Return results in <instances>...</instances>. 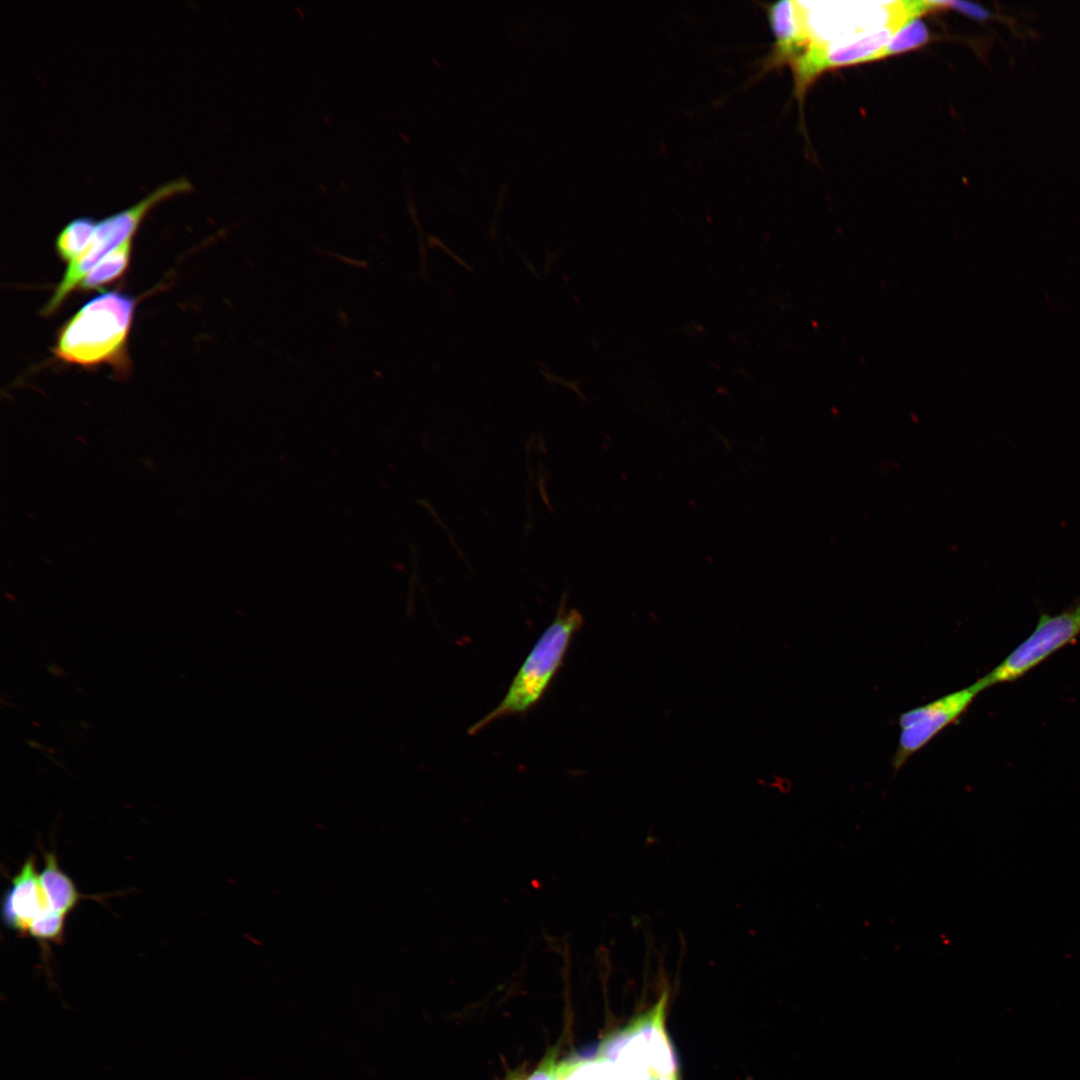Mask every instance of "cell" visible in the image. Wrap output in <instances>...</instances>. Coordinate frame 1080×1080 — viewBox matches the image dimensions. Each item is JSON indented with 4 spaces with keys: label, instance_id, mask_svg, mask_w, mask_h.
I'll use <instances>...</instances> for the list:
<instances>
[{
    "label": "cell",
    "instance_id": "obj_10",
    "mask_svg": "<svg viewBox=\"0 0 1080 1080\" xmlns=\"http://www.w3.org/2000/svg\"><path fill=\"white\" fill-rule=\"evenodd\" d=\"M39 873L52 910L67 916L81 899L89 898L78 891L73 879L61 869L53 851L43 853V867Z\"/></svg>",
    "mask_w": 1080,
    "mask_h": 1080
},
{
    "label": "cell",
    "instance_id": "obj_16",
    "mask_svg": "<svg viewBox=\"0 0 1080 1080\" xmlns=\"http://www.w3.org/2000/svg\"><path fill=\"white\" fill-rule=\"evenodd\" d=\"M556 1055L551 1052L547 1055L539 1067L529 1076L523 1078L521 1076H511L506 1080H558L557 1078V1065Z\"/></svg>",
    "mask_w": 1080,
    "mask_h": 1080
},
{
    "label": "cell",
    "instance_id": "obj_15",
    "mask_svg": "<svg viewBox=\"0 0 1080 1080\" xmlns=\"http://www.w3.org/2000/svg\"><path fill=\"white\" fill-rule=\"evenodd\" d=\"M929 40V32L921 20L914 18L907 22L891 38L884 49L883 57L906 52L924 45Z\"/></svg>",
    "mask_w": 1080,
    "mask_h": 1080
},
{
    "label": "cell",
    "instance_id": "obj_9",
    "mask_svg": "<svg viewBox=\"0 0 1080 1080\" xmlns=\"http://www.w3.org/2000/svg\"><path fill=\"white\" fill-rule=\"evenodd\" d=\"M767 16L774 36V45L763 62L762 73L779 66H789L806 46L795 1L783 0L770 5Z\"/></svg>",
    "mask_w": 1080,
    "mask_h": 1080
},
{
    "label": "cell",
    "instance_id": "obj_8",
    "mask_svg": "<svg viewBox=\"0 0 1080 1080\" xmlns=\"http://www.w3.org/2000/svg\"><path fill=\"white\" fill-rule=\"evenodd\" d=\"M34 855H30L10 879V886L1 901V918L7 929L28 936L32 922L51 909L37 871Z\"/></svg>",
    "mask_w": 1080,
    "mask_h": 1080
},
{
    "label": "cell",
    "instance_id": "obj_12",
    "mask_svg": "<svg viewBox=\"0 0 1080 1080\" xmlns=\"http://www.w3.org/2000/svg\"><path fill=\"white\" fill-rule=\"evenodd\" d=\"M90 217H77L70 221L56 238V251L65 262H71L87 248L96 226Z\"/></svg>",
    "mask_w": 1080,
    "mask_h": 1080
},
{
    "label": "cell",
    "instance_id": "obj_17",
    "mask_svg": "<svg viewBox=\"0 0 1080 1080\" xmlns=\"http://www.w3.org/2000/svg\"><path fill=\"white\" fill-rule=\"evenodd\" d=\"M943 7L954 8L976 20H986L992 17L991 12L985 7L965 1H941Z\"/></svg>",
    "mask_w": 1080,
    "mask_h": 1080
},
{
    "label": "cell",
    "instance_id": "obj_13",
    "mask_svg": "<svg viewBox=\"0 0 1080 1080\" xmlns=\"http://www.w3.org/2000/svg\"><path fill=\"white\" fill-rule=\"evenodd\" d=\"M611 1063L597 1058L595 1061L565 1060L557 1065L558 1080H612Z\"/></svg>",
    "mask_w": 1080,
    "mask_h": 1080
},
{
    "label": "cell",
    "instance_id": "obj_11",
    "mask_svg": "<svg viewBox=\"0 0 1080 1080\" xmlns=\"http://www.w3.org/2000/svg\"><path fill=\"white\" fill-rule=\"evenodd\" d=\"M131 249L132 238L100 260L82 280L79 287L85 291L95 290L120 278L128 267Z\"/></svg>",
    "mask_w": 1080,
    "mask_h": 1080
},
{
    "label": "cell",
    "instance_id": "obj_7",
    "mask_svg": "<svg viewBox=\"0 0 1080 1080\" xmlns=\"http://www.w3.org/2000/svg\"><path fill=\"white\" fill-rule=\"evenodd\" d=\"M977 694L969 686L901 714V733L892 759L894 770H899L914 753L945 727L958 720Z\"/></svg>",
    "mask_w": 1080,
    "mask_h": 1080
},
{
    "label": "cell",
    "instance_id": "obj_3",
    "mask_svg": "<svg viewBox=\"0 0 1080 1080\" xmlns=\"http://www.w3.org/2000/svg\"><path fill=\"white\" fill-rule=\"evenodd\" d=\"M806 45H824L937 9L936 1L822 2L795 1Z\"/></svg>",
    "mask_w": 1080,
    "mask_h": 1080
},
{
    "label": "cell",
    "instance_id": "obj_14",
    "mask_svg": "<svg viewBox=\"0 0 1080 1080\" xmlns=\"http://www.w3.org/2000/svg\"><path fill=\"white\" fill-rule=\"evenodd\" d=\"M65 922L66 915L49 909L32 922L28 935L41 946L60 944L65 936Z\"/></svg>",
    "mask_w": 1080,
    "mask_h": 1080
},
{
    "label": "cell",
    "instance_id": "obj_1",
    "mask_svg": "<svg viewBox=\"0 0 1080 1080\" xmlns=\"http://www.w3.org/2000/svg\"><path fill=\"white\" fill-rule=\"evenodd\" d=\"M136 299L120 291L103 292L86 302L58 332L53 353L59 360L127 371V342Z\"/></svg>",
    "mask_w": 1080,
    "mask_h": 1080
},
{
    "label": "cell",
    "instance_id": "obj_18",
    "mask_svg": "<svg viewBox=\"0 0 1080 1080\" xmlns=\"http://www.w3.org/2000/svg\"><path fill=\"white\" fill-rule=\"evenodd\" d=\"M651 1080H679L678 1073L671 1075H650Z\"/></svg>",
    "mask_w": 1080,
    "mask_h": 1080
},
{
    "label": "cell",
    "instance_id": "obj_5",
    "mask_svg": "<svg viewBox=\"0 0 1080 1080\" xmlns=\"http://www.w3.org/2000/svg\"><path fill=\"white\" fill-rule=\"evenodd\" d=\"M1080 635V596L1056 615L1041 613L1033 632L1005 659L971 685L977 693L996 684L1015 681Z\"/></svg>",
    "mask_w": 1080,
    "mask_h": 1080
},
{
    "label": "cell",
    "instance_id": "obj_4",
    "mask_svg": "<svg viewBox=\"0 0 1080 1080\" xmlns=\"http://www.w3.org/2000/svg\"><path fill=\"white\" fill-rule=\"evenodd\" d=\"M190 190L189 180L179 177L158 186L136 204L97 221L87 248L69 263L42 313L50 315L57 310L100 260L123 242L131 239L152 207L167 198Z\"/></svg>",
    "mask_w": 1080,
    "mask_h": 1080
},
{
    "label": "cell",
    "instance_id": "obj_6",
    "mask_svg": "<svg viewBox=\"0 0 1080 1080\" xmlns=\"http://www.w3.org/2000/svg\"><path fill=\"white\" fill-rule=\"evenodd\" d=\"M904 25L893 23L824 45L807 44L789 66L797 97L802 99L809 84L826 69L882 58L886 45Z\"/></svg>",
    "mask_w": 1080,
    "mask_h": 1080
},
{
    "label": "cell",
    "instance_id": "obj_2",
    "mask_svg": "<svg viewBox=\"0 0 1080 1080\" xmlns=\"http://www.w3.org/2000/svg\"><path fill=\"white\" fill-rule=\"evenodd\" d=\"M565 594L554 620L543 632L514 676L503 700L469 729L474 735L492 722L528 712L544 696L562 667L574 635L583 625L577 609L566 608Z\"/></svg>",
    "mask_w": 1080,
    "mask_h": 1080
}]
</instances>
